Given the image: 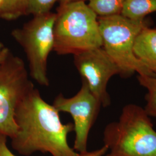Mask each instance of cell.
Wrapping results in <instances>:
<instances>
[{"mask_svg": "<svg viewBox=\"0 0 156 156\" xmlns=\"http://www.w3.org/2000/svg\"><path fill=\"white\" fill-rule=\"evenodd\" d=\"M59 113L38 90L30 91L15 111L17 131L11 139L12 148L25 156L38 151L52 156H79L68 142L73 124L62 123Z\"/></svg>", "mask_w": 156, "mask_h": 156, "instance_id": "1", "label": "cell"}, {"mask_svg": "<svg viewBox=\"0 0 156 156\" xmlns=\"http://www.w3.org/2000/svg\"><path fill=\"white\" fill-rule=\"evenodd\" d=\"M103 141L108 156H156V131L144 108L129 104L107 124Z\"/></svg>", "mask_w": 156, "mask_h": 156, "instance_id": "2", "label": "cell"}, {"mask_svg": "<svg viewBox=\"0 0 156 156\" xmlns=\"http://www.w3.org/2000/svg\"><path fill=\"white\" fill-rule=\"evenodd\" d=\"M53 35V50L59 55H75L102 46L98 16L82 1L60 5Z\"/></svg>", "mask_w": 156, "mask_h": 156, "instance_id": "3", "label": "cell"}, {"mask_svg": "<svg viewBox=\"0 0 156 156\" xmlns=\"http://www.w3.org/2000/svg\"><path fill=\"white\" fill-rule=\"evenodd\" d=\"M98 21L102 47L117 65L122 78H129L135 73L138 75H154L135 57L133 51L137 35L151 24L148 19L135 20L117 15L99 17Z\"/></svg>", "mask_w": 156, "mask_h": 156, "instance_id": "4", "label": "cell"}, {"mask_svg": "<svg viewBox=\"0 0 156 156\" xmlns=\"http://www.w3.org/2000/svg\"><path fill=\"white\" fill-rule=\"evenodd\" d=\"M56 13L49 12L34 16L22 28L12 32L13 38L22 47L28 62L30 75L42 86H49L48 59L53 50V26Z\"/></svg>", "mask_w": 156, "mask_h": 156, "instance_id": "5", "label": "cell"}, {"mask_svg": "<svg viewBox=\"0 0 156 156\" xmlns=\"http://www.w3.org/2000/svg\"><path fill=\"white\" fill-rule=\"evenodd\" d=\"M33 88L23 60L10 52L0 65V134L11 139L16 134V109Z\"/></svg>", "mask_w": 156, "mask_h": 156, "instance_id": "6", "label": "cell"}, {"mask_svg": "<svg viewBox=\"0 0 156 156\" xmlns=\"http://www.w3.org/2000/svg\"><path fill=\"white\" fill-rule=\"evenodd\" d=\"M52 105L58 112L68 113L73 117L75 133L73 149L78 153L87 151L90 131L102 107L87 84L82 80L81 87L76 94L66 97L60 94L55 98Z\"/></svg>", "mask_w": 156, "mask_h": 156, "instance_id": "7", "label": "cell"}, {"mask_svg": "<svg viewBox=\"0 0 156 156\" xmlns=\"http://www.w3.org/2000/svg\"><path fill=\"white\" fill-rule=\"evenodd\" d=\"M73 58L75 66L82 80L87 84L102 107L110 106L111 98L107 86L113 76L120 75V70L116 63L102 47L79 53L73 55Z\"/></svg>", "mask_w": 156, "mask_h": 156, "instance_id": "8", "label": "cell"}, {"mask_svg": "<svg viewBox=\"0 0 156 156\" xmlns=\"http://www.w3.org/2000/svg\"><path fill=\"white\" fill-rule=\"evenodd\" d=\"M135 57L151 72L156 73V28L145 27L134 41Z\"/></svg>", "mask_w": 156, "mask_h": 156, "instance_id": "9", "label": "cell"}, {"mask_svg": "<svg viewBox=\"0 0 156 156\" xmlns=\"http://www.w3.org/2000/svg\"><path fill=\"white\" fill-rule=\"evenodd\" d=\"M154 12L156 0H126L120 15L131 20H139Z\"/></svg>", "mask_w": 156, "mask_h": 156, "instance_id": "10", "label": "cell"}, {"mask_svg": "<svg viewBox=\"0 0 156 156\" xmlns=\"http://www.w3.org/2000/svg\"><path fill=\"white\" fill-rule=\"evenodd\" d=\"M140 85L147 90L144 109L151 117L156 118V73L152 76L138 75Z\"/></svg>", "mask_w": 156, "mask_h": 156, "instance_id": "11", "label": "cell"}, {"mask_svg": "<svg viewBox=\"0 0 156 156\" xmlns=\"http://www.w3.org/2000/svg\"><path fill=\"white\" fill-rule=\"evenodd\" d=\"M126 0H89L88 6L97 16L120 15Z\"/></svg>", "mask_w": 156, "mask_h": 156, "instance_id": "12", "label": "cell"}, {"mask_svg": "<svg viewBox=\"0 0 156 156\" xmlns=\"http://www.w3.org/2000/svg\"><path fill=\"white\" fill-rule=\"evenodd\" d=\"M28 0H4L0 18L12 20L27 15Z\"/></svg>", "mask_w": 156, "mask_h": 156, "instance_id": "13", "label": "cell"}, {"mask_svg": "<svg viewBox=\"0 0 156 156\" xmlns=\"http://www.w3.org/2000/svg\"><path fill=\"white\" fill-rule=\"evenodd\" d=\"M58 1L60 0H28L27 15L36 16L49 13Z\"/></svg>", "mask_w": 156, "mask_h": 156, "instance_id": "14", "label": "cell"}, {"mask_svg": "<svg viewBox=\"0 0 156 156\" xmlns=\"http://www.w3.org/2000/svg\"><path fill=\"white\" fill-rule=\"evenodd\" d=\"M0 156H16L8 148L7 137L2 134H0Z\"/></svg>", "mask_w": 156, "mask_h": 156, "instance_id": "15", "label": "cell"}, {"mask_svg": "<svg viewBox=\"0 0 156 156\" xmlns=\"http://www.w3.org/2000/svg\"><path fill=\"white\" fill-rule=\"evenodd\" d=\"M108 149L106 146L104 145L100 149L91 151H86L83 153H79V156H108Z\"/></svg>", "mask_w": 156, "mask_h": 156, "instance_id": "16", "label": "cell"}, {"mask_svg": "<svg viewBox=\"0 0 156 156\" xmlns=\"http://www.w3.org/2000/svg\"><path fill=\"white\" fill-rule=\"evenodd\" d=\"M10 52H11V51L9 50V49L8 48L5 47V48L3 49L0 54V65L5 60L6 57L10 53Z\"/></svg>", "mask_w": 156, "mask_h": 156, "instance_id": "17", "label": "cell"}, {"mask_svg": "<svg viewBox=\"0 0 156 156\" xmlns=\"http://www.w3.org/2000/svg\"><path fill=\"white\" fill-rule=\"evenodd\" d=\"M84 1L85 0H60V5H63V4H66L69 2H75V1Z\"/></svg>", "mask_w": 156, "mask_h": 156, "instance_id": "18", "label": "cell"}, {"mask_svg": "<svg viewBox=\"0 0 156 156\" xmlns=\"http://www.w3.org/2000/svg\"><path fill=\"white\" fill-rule=\"evenodd\" d=\"M4 5V0H0V13L2 10Z\"/></svg>", "mask_w": 156, "mask_h": 156, "instance_id": "19", "label": "cell"}, {"mask_svg": "<svg viewBox=\"0 0 156 156\" xmlns=\"http://www.w3.org/2000/svg\"><path fill=\"white\" fill-rule=\"evenodd\" d=\"M4 48H5L4 45H3V44H2L1 42H0V54Z\"/></svg>", "mask_w": 156, "mask_h": 156, "instance_id": "20", "label": "cell"}]
</instances>
